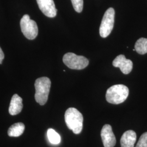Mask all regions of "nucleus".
<instances>
[{
  "mask_svg": "<svg viewBox=\"0 0 147 147\" xmlns=\"http://www.w3.org/2000/svg\"><path fill=\"white\" fill-rule=\"evenodd\" d=\"M65 121L69 129L75 134H79L83 128L84 117L76 109L69 108L64 115Z\"/></svg>",
  "mask_w": 147,
  "mask_h": 147,
  "instance_id": "1",
  "label": "nucleus"
},
{
  "mask_svg": "<svg viewBox=\"0 0 147 147\" xmlns=\"http://www.w3.org/2000/svg\"><path fill=\"white\" fill-rule=\"evenodd\" d=\"M129 93V88L123 84H116L107 90L106 99L112 104H119L126 100Z\"/></svg>",
  "mask_w": 147,
  "mask_h": 147,
  "instance_id": "2",
  "label": "nucleus"
},
{
  "mask_svg": "<svg viewBox=\"0 0 147 147\" xmlns=\"http://www.w3.org/2000/svg\"><path fill=\"white\" fill-rule=\"evenodd\" d=\"M34 86L36 101L40 105H45L47 102L51 87L50 80L47 77L38 78L35 82Z\"/></svg>",
  "mask_w": 147,
  "mask_h": 147,
  "instance_id": "3",
  "label": "nucleus"
},
{
  "mask_svg": "<svg viewBox=\"0 0 147 147\" xmlns=\"http://www.w3.org/2000/svg\"><path fill=\"white\" fill-rule=\"evenodd\" d=\"M63 62L69 68L76 70L84 69L89 64L87 58L71 53H67L64 55Z\"/></svg>",
  "mask_w": 147,
  "mask_h": 147,
  "instance_id": "4",
  "label": "nucleus"
},
{
  "mask_svg": "<svg viewBox=\"0 0 147 147\" xmlns=\"http://www.w3.org/2000/svg\"><path fill=\"white\" fill-rule=\"evenodd\" d=\"M20 27L22 33L28 39H34L38 36V28L37 23L31 20L28 15L25 14L21 18Z\"/></svg>",
  "mask_w": 147,
  "mask_h": 147,
  "instance_id": "5",
  "label": "nucleus"
},
{
  "mask_svg": "<svg viewBox=\"0 0 147 147\" xmlns=\"http://www.w3.org/2000/svg\"><path fill=\"white\" fill-rule=\"evenodd\" d=\"M115 14V11L113 8H110L106 11L99 29L101 37L106 38L110 34L114 26Z\"/></svg>",
  "mask_w": 147,
  "mask_h": 147,
  "instance_id": "6",
  "label": "nucleus"
},
{
  "mask_svg": "<svg viewBox=\"0 0 147 147\" xmlns=\"http://www.w3.org/2000/svg\"><path fill=\"white\" fill-rule=\"evenodd\" d=\"M101 137L104 147H114L116 144L115 136L110 125L106 124L101 131Z\"/></svg>",
  "mask_w": 147,
  "mask_h": 147,
  "instance_id": "7",
  "label": "nucleus"
},
{
  "mask_svg": "<svg viewBox=\"0 0 147 147\" xmlns=\"http://www.w3.org/2000/svg\"><path fill=\"white\" fill-rule=\"evenodd\" d=\"M37 3L39 9L42 13L49 18H54L57 14L53 0H37Z\"/></svg>",
  "mask_w": 147,
  "mask_h": 147,
  "instance_id": "8",
  "label": "nucleus"
},
{
  "mask_svg": "<svg viewBox=\"0 0 147 147\" xmlns=\"http://www.w3.org/2000/svg\"><path fill=\"white\" fill-rule=\"evenodd\" d=\"M112 64L115 67L119 68L124 74L130 73L132 70L133 63L131 60L126 59L124 55L118 56L113 61Z\"/></svg>",
  "mask_w": 147,
  "mask_h": 147,
  "instance_id": "9",
  "label": "nucleus"
},
{
  "mask_svg": "<svg viewBox=\"0 0 147 147\" xmlns=\"http://www.w3.org/2000/svg\"><path fill=\"white\" fill-rule=\"evenodd\" d=\"M23 107L22 99L18 94L14 95L11 99L9 107V112L11 115L15 116L21 112Z\"/></svg>",
  "mask_w": 147,
  "mask_h": 147,
  "instance_id": "10",
  "label": "nucleus"
},
{
  "mask_svg": "<svg viewBox=\"0 0 147 147\" xmlns=\"http://www.w3.org/2000/svg\"><path fill=\"white\" fill-rule=\"evenodd\" d=\"M136 138V134L134 131L128 130L125 132L121 137V147H134Z\"/></svg>",
  "mask_w": 147,
  "mask_h": 147,
  "instance_id": "11",
  "label": "nucleus"
},
{
  "mask_svg": "<svg viewBox=\"0 0 147 147\" xmlns=\"http://www.w3.org/2000/svg\"><path fill=\"white\" fill-rule=\"evenodd\" d=\"M25 129V125L22 123H17L9 128L8 135L10 137H19L21 136Z\"/></svg>",
  "mask_w": 147,
  "mask_h": 147,
  "instance_id": "12",
  "label": "nucleus"
},
{
  "mask_svg": "<svg viewBox=\"0 0 147 147\" xmlns=\"http://www.w3.org/2000/svg\"><path fill=\"white\" fill-rule=\"evenodd\" d=\"M135 49L140 55L147 53V38H141L137 40L135 45Z\"/></svg>",
  "mask_w": 147,
  "mask_h": 147,
  "instance_id": "13",
  "label": "nucleus"
},
{
  "mask_svg": "<svg viewBox=\"0 0 147 147\" xmlns=\"http://www.w3.org/2000/svg\"><path fill=\"white\" fill-rule=\"evenodd\" d=\"M47 136L49 142L53 144H58L61 141L60 135L53 129L47 130Z\"/></svg>",
  "mask_w": 147,
  "mask_h": 147,
  "instance_id": "14",
  "label": "nucleus"
},
{
  "mask_svg": "<svg viewBox=\"0 0 147 147\" xmlns=\"http://www.w3.org/2000/svg\"><path fill=\"white\" fill-rule=\"evenodd\" d=\"M74 9L78 13H81L84 7V0H71Z\"/></svg>",
  "mask_w": 147,
  "mask_h": 147,
  "instance_id": "15",
  "label": "nucleus"
},
{
  "mask_svg": "<svg viewBox=\"0 0 147 147\" xmlns=\"http://www.w3.org/2000/svg\"><path fill=\"white\" fill-rule=\"evenodd\" d=\"M136 147H147V132H144L140 137Z\"/></svg>",
  "mask_w": 147,
  "mask_h": 147,
  "instance_id": "16",
  "label": "nucleus"
},
{
  "mask_svg": "<svg viewBox=\"0 0 147 147\" xmlns=\"http://www.w3.org/2000/svg\"><path fill=\"white\" fill-rule=\"evenodd\" d=\"M5 58V55L4 53L3 52L2 50L1 49V48L0 47V59H2L3 60V59Z\"/></svg>",
  "mask_w": 147,
  "mask_h": 147,
  "instance_id": "17",
  "label": "nucleus"
},
{
  "mask_svg": "<svg viewBox=\"0 0 147 147\" xmlns=\"http://www.w3.org/2000/svg\"><path fill=\"white\" fill-rule=\"evenodd\" d=\"M2 59H0V64H2Z\"/></svg>",
  "mask_w": 147,
  "mask_h": 147,
  "instance_id": "18",
  "label": "nucleus"
}]
</instances>
